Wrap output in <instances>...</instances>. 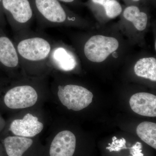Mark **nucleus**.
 <instances>
[{"instance_id":"obj_15","label":"nucleus","mask_w":156,"mask_h":156,"mask_svg":"<svg viewBox=\"0 0 156 156\" xmlns=\"http://www.w3.org/2000/svg\"><path fill=\"white\" fill-rule=\"evenodd\" d=\"M136 134L140 139L156 149V124L149 122L140 124L136 129Z\"/></svg>"},{"instance_id":"obj_4","label":"nucleus","mask_w":156,"mask_h":156,"mask_svg":"<svg viewBox=\"0 0 156 156\" xmlns=\"http://www.w3.org/2000/svg\"><path fill=\"white\" fill-rule=\"evenodd\" d=\"M119 47V42L115 38L102 35L92 36L83 47L86 58L93 62H103Z\"/></svg>"},{"instance_id":"obj_10","label":"nucleus","mask_w":156,"mask_h":156,"mask_svg":"<svg viewBox=\"0 0 156 156\" xmlns=\"http://www.w3.org/2000/svg\"><path fill=\"white\" fill-rule=\"evenodd\" d=\"M129 103L131 109L137 114L156 117V95L146 92L136 93L131 96Z\"/></svg>"},{"instance_id":"obj_3","label":"nucleus","mask_w":156,"mask_h":156,"mask_svg":"<svg viewBox=\"0 0 156 156\" xmlns=\"http://www.w3.org/2000/svg\"><path fill=\"white\" fill-rule=\"evenodd\" d=\"M15 34L28 30L34 14L30 0H2Z\"/></svg>"},{"instance_id":"obj_9","label":"nucleus","mask_w":156,"mask_h":156,"mask_svg":"<svg viewBox=\"0 0 156 156\" xmlns=\"http://www.w3.org/2000/svg\"><path fill=\"white\" fill-rule=\"evenodd\" d=\"M44 125L39 122L37 117L30 114L25 115L22 119L13 121L10 126V130L17 136L23 137H33L41 133Z\"/></svg>"},{"instance_id":"obj_2","label":"nucleus","mask_w":156,"mask_h":156,"mask_svg":"<svg viewBox=\"0 0 156 156\" xmlns=\"http://www.w3.org/2000/svg\"><path fill=\"white\" fill-rule=\"evenodd\" d=\"M30 1L38 23L42 28L82 25L79 17L66 10L58 0Z\"/></svg>"},{"instance_id":"obj_19","label":"nucleus","mask_w":156,"mask_h":156,"mask_svg":"<svg viewBox=\"0 0 156 156\" xmlns=\"http://www.w3.org/2000/svg\"><path fill=\"white\" fill-rule=\"evenodd\" d=\"M132 1H134V2H139V1H140V0H132Z\"/></svg>"},{"instance_id":"obj_20","label":"nucleus","mask_w":156,"mask_h":156,"mask_svg":"<svg viewBox=\"0 0 156 156\" xmlns=\"http://www.w3.org/2000/svg\"><path fill=\"white\" fill-rule=\"evenodd\" d=\"M2 2V0H0V3L1 2Z\"/></svg>"},{"instance_id":"obj_14","label":"nucleus","mask_w":156,"mask_h":156,"mask_svg":"<svg viewBox=\"0 0 156 156\" xmlns=\"http://www.w3.org/2000/svg\"><path fill=\"white\" fill-rule=\"evenodd\" d=\"M123 15L126 20L132 23L136 30L143 31L147 27V14L145 12L140 11L136 6H130L127 7L123 11Z\"/></svg>"},{"instance_id":"obj_18","label":"nucleus","mask_w":156,"mask_h":156,"mask_svg":"<svg viewBox=\"0 0 156 156\" xmlns=\"http://www.w3.org/2000/svg\"><path fill=\"white\" fill-rule=\"evenodd\" d=\"M59 2H63L66 3H72L74 2L76 0H58Z\"/></svg>"},{"instance_id":"obj_11","label":"nucleus","mask_w":156,"mask_h":156,"mask_svg":"<svg viewBox=\"0 0 156 156\" xmlns=\"http://www.w3.org/2000/svg\"><path fill=\"white\" fill-rule=\"evenodd\" d=\"M0 63L10 69H17L21 66L14 42L9 37L1 34Z\"/></svg>"},{"instance_id":"obj_5","label":"nucleus","mask_w":156,"mask_h":156,"mask_svg":"<svg viewBox=\"0 0 156 156\" xmlns=\"http://www.w3.org/2000/svg\"><path fill=\"white\" fill-rule=\"evenodd\" d=\"M58 98L62 104L68 109L79 111L92 103L93 94L89 90L78 85H58Z\"/></svg>"},{"instance_id":"obj_1","label":"nucleus","mask_w":156,"mask_h":156,"mask_svg":"<svg viewBox=\"0 0 156 156\" xmlns=\"http://www.w3.org/2000/svg\"><path fill=\"white\" fill-rule=\"evenodd\" d=\"M54 41L46 34L30 29L15 34L14 42L21 66L31 71L49 68Z\"/></svg>"},{"instance_id":"obj_7","label":"nucleus","mask_w":156,"mask_h":156,"mask_svg":"<svg viewBox=\"0 0 156 156\" xmlns=\"http://www.w3.org/2000/svg\"><path fill=\"white\" fill-rule=\"evenodd\" d=\"M37 99V92L34 86L24 84L9 89L4 97V101L9 108L16 109L33 106Z\"/></svg>"},{"instance_id":"obj_8","label":"nucleus","mask_w":156,"mask_h":156,"mask_svg":"<svg viewBox=\"0 0 156 156\" xmlns=\"http://www.w3.org/2000/svg\"><path fill=\"white\" fill-rule=\"evenodd\" d=\"M76 147V137L73 133L69 131H62L52 141L50 156H73Z\"/></svg>"},{"instance_id":"obj_16","label":"nucleus","mask_w":156,"mask_h":156,"mask_svg":"<svg viewBox=\"0 0 156 156\" xmlns=\"http://www.w3.org/2000/svg\"><path fill=\"white\" fill-rule=\"evenodd\" d=\"M103 6L107 17L111 19L118 17L122 11V6L117 0H110Z\"/></svg>"},{"instance_id":"obj_13","label":"nucleus","mask_w":156,"mask_h":156,"mask_svg":"<svg viewBox=\"0 0 156 156\" xmlns=\"http://www.w3.org/2000/svg\"><path fill=\"white\" fill-rule=\"evenodd\" d=\"M135 74L140 77L156 81V59L154 57H144L138 60L134 66Z\"/></svg>"},{"instance_id":"obj_17","label":"nucleus","mask_w":156,"mask_h":156,"mask_svg":"<svg viewBox=\"0 0 156 156\" xmlns=\"http://www.w3.org/2000/svg\"><path fill=\"white\" fill-rule=\"evenodd\" d=\"M109 1L110 0H92V2L101 6H103L105 3Z\"/></svg>"},{"instance_id":"obj_12","label":"nucleus","mask_w":156,"mask_h":156,"mask_svg":"<svg viewBox=\"0 0 156 156\" xmlns=\"http://www.w3.org/2000/svg\"><path fill=\"white\" fill-rule=\"evenodd\" d=\"M33 140L20 136H9L4 140L6 152L9 156H22L33 144Z\"/></svg>"},{"instance_id":"obj_6","label":"nucleus","mask_w":156,"mask_h":156,"mask_svg":"<svg viewBox=\"0 0 156 156\" xmlns=\"http://www.w3.org/2000/svg\"><path fill=\"white\" fill-rule=\"evenodd\" d=\"M77 57L73 50L62 42L54 41L49 56L48 68L56 69L62 71L71 72L78 67Z\"/></svg>"}]
</instances>
